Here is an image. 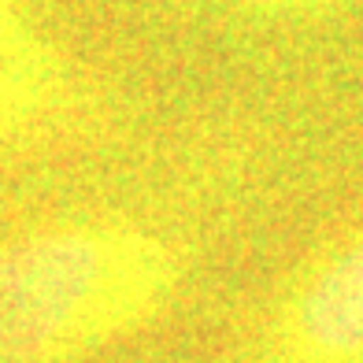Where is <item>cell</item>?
Masks as SVG:
<instances>
[{
  "label": "cell",
  "instance_id": "6da1fadb",
  "mask_svg": "<svg viewBox=\"0 0 363 363\" xmlns=\"http://www.w3.org/2000/svg\"><path fill=\"white\" fill-rule=\"evenodd\" d=\"M186 256L160 230L74 216L0 238V363H82L163 315Z\"/></svg>",
  "mask_w": 363,
  "mask_h": 363
},
{
  "label": "cell",
  "instance_id": "7a4b0ae2",
  "mask_svg": "<svg viewBox=\"0 0 363 363\" xmlns=\"http://www.w3.org/2000/svg\"><path fill=\"white\" fill-rule=\"evenodd\" d=\"M93 96L30 0H0V167L48 156L89 123Z\"/></svg>",
  "mask_w": 363,
  "mask_h": 363
},
{
  "label": "cell",
  "instance_id": "3957f363",
  "mask_svg": "<svg viewBox=\"0 0 363 363\" xmlns=\"http://www.w3.org/2000/svg\"><path fill=\"white\" fill-rule=\"evenodd\" d=\"M256 363H363V219L289 271L259 326Z\"/></svg>",
  "mask_w": 363,
  "mask_h": 363
},
{
  "label": "cell",
  "instance_id": "277c9868",
  "mask_svg": "<svg viewBox=\"0 0 363 363\" xmlns=\"http://www.w3.org/2000/svg\"><path fill=\"white\" fill-rule=\"evenodd\" d=\"M193 4L241 23H301V19H319V15L341 11L352 0H193Z\"/></svg>",
  "mask_w": 363,
  "mask_h": 363
}]
</instances>
